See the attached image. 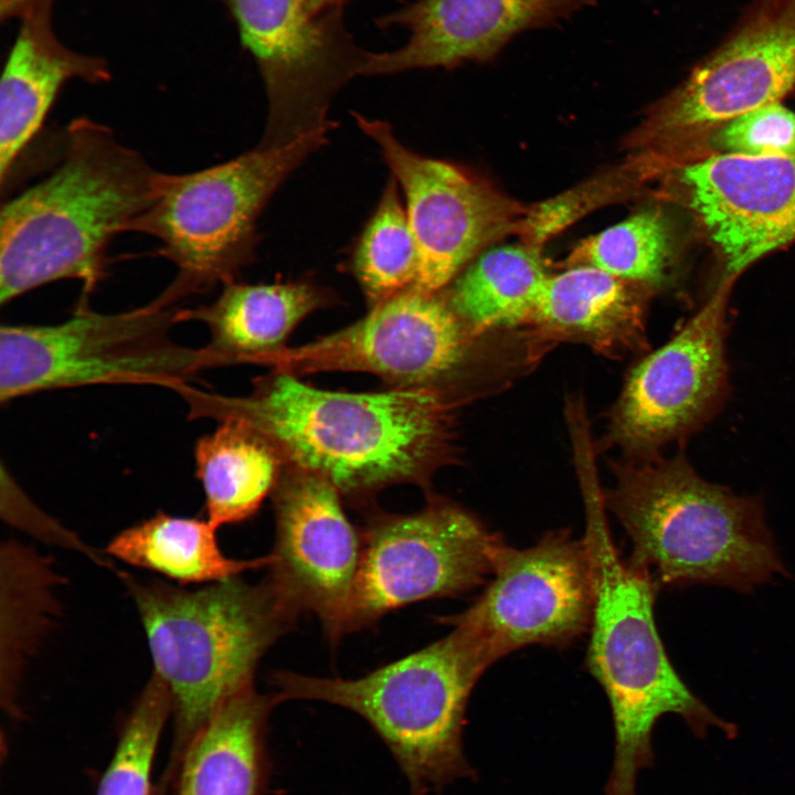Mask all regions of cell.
<instances>
[{
    "instance_id": "obj_28",
    "label": "cell",
    "mask_w": 795,
    "mask_h": 795,
    "mask_svg": "<svg viewBox=\"0 0 795 795\" xmlns=\"http://www.w3.org/2000/svg\"><path fill=\"white\" fill-rule=\"evenodd\" d=\"M171 711V696L152 674L125 725L97 795H149L155 752Z\"/></svg>"
},
{
    "instance_id": "obj_6",
    "label": "cell",
    "mask_w": 795,
    "mask_h": 795,
    "mask_svg": "<svg viewBox=\"0 0 795 795\" xmlns=\"http://www.w3.org/2000/svg\"><path fill=\"white\" fill-rule=\"evenodd\" d=\"M126 583L153 675L171 696L180 753L221 704L253 686L259 659L297 617L266 579L252 585L235 576L198 590Z\"/></svg>"
},
{
    "instance_id": "obj_13",
    "label": "cell",
    "mask_w": 795,
    "mask_h": 795,
    "mask_svg": "<svg viewBox=\"0 0 795 795\" xmlns=\"http://www.w3.org/2000/svg\"><path fill=\"white\" fill-rule=\"evenodd\" d=\"M724 279L698 312L629 371L611 407L603 444L646 460L707 422L724 401L727 304Z\"/></svg>"
},
{
    "instance_id": "obj_18",
    "label": "cell",
    "mask_w": 795,
    "mask_h": 795,
    "mask_svg": "<svg viewBox=\"0 0 795 795\" xmlns=\"http://www.w3.org/2000/svg\"><path fill=\"white\" fill-rule=\"evenodd\" d=\"M594 0H416L377 20L399 26L407 41L399 49L369 53L362 75L487 63L519 33L555 25Z\"/></svg>"
},
{
    "instance_id": "obj_12",
    "label": "cell",
    "mask_w": 795,
    "mask_h": 795,
    "mask_svg": "<svg viewBox=\"0 0 795 795\" xmlns=\"http://www.w3.org/2000/svg\"><path fill=\"white\" fill-rule=\"evenodd\" d=\"M593 606L586 544L558 530L527 549L505 542L484 592L464 612L442 621L464 629L489 667L529 645L573 643L590 627Z\"/></svg>"
},
{
    "instance_id": "obj_5",
    "label": "cell",
    "mask_w": 795,
    "mask_h": 795,
    "mask_svg": "<svg viewBox=\"0 0 795 795\" xmlns=\"http://www.w3.org/2000/svg\"><path fill=\"white\" fill-rule=\"evenodd\" d=\"M488 666L460 627L433 644L360 678L340 679L278 671V702L332 703L363 718L405 776L412 795H438L473 776L464 755L463 728L469 696Z\"/></svg>"
},
{
    "instance_id": "obj_22",
    "label": "cell",
    "mask_w": 795,
    "mask_h": 795,
    "mask_svg": "<svg viewBox=\"0 0 795 795\" xmlns=\"http://www.w3.org/2000/svg\"><path fill=\"white\" fill-rule=\"evenodd\" d=\"M330 300L309 282L225 284L210 305L180 309L182 321H200L210 332L204 347L215 367L255 362L282 348L292 330Z\"/></svg>"
},
{
    "instance_id": "obj_1",
    "label": "cell",
    "mask_w": 795,
    "mask_h": 795,
    "mask_svg": "<svg viewBox=\"0 0 795 795\" xmlns=\"http://www.w3.org/2000/svg\"><path fill=\"white\" fill-rule=\"evenodd\" d=\"M189 417L237 420L264 436L293 467L349 497L398 483L424 484L448 458L452 405L433 386L372 393L314 388L277 371L246 396L174 390Z\"/></svg>"
},
{
    "instance_id": "obj_10",
    "label": "cell",
    "mask_w": 795,
    "mask_h": 795,
    "mask_svg": "<svg viewBox=\"0 0 795 795\" xmlns=\"http://www.w3.org/2000/svg\"><path fill=\"white\" fill-rule=\"evenodd\" d=\"M253 56L268 98L258 146L277 148L335 127L332 98L362 75L369 52L348 32L343 11L309 15L300 0H222Z\"/></svg>"
},
{
    "instance_id": "obj_9",
    "label": "cell",
    "mask_w": 795,
    "mask_h": 795,
    "mask_svg": "<svg viewBox=\"0 0 795 795\" xmlns=\"http://www.w3.org/2000/svg\"><path fill=\"white\" fill-rule=\"evenodd\" d=\"M504 543L475 515L443 499L415 513L377 515L361 530L343 635L405 605L483 584Z\"/></svg>"
},
{
    "instance_id": "obj_3",
    "label": "cell",
    "mask_w": 795,
    "mask_h": 795,
    "mask_svg": "<svg viewBox=\"0 0 795 795\" xmlns=\"http://www.w3.org/2000/svg\"><path fill=\"white\" fill-rule=\"evenodd\" d=\"M575 470L585 511L583 540L594 576L586 666L607 696L615 730L605 793L636 795L639 771L654 763L651 734L664 714L679 716L697 736L718 728L732 738L736 730L696 697L670 664L654 617L659 585L646 569L619 555L595 459H579Z\"/></svg>"
},
{
    "instance_id": "obj_15",
    "label": "cell",
    "mask_w": 795,
    "mask_h": 795,
    "mask_svg": "<svg viewBox=\"0 0 795 795\" xmlns=\"http://www.w3.org/2000/svg\"><path fill=\"white\" fill-rule=\"evenodd\" d=\"M470 335L444 296L412 287L347 328L301 347H282L254 363L293 374L364 371L400 388L433 386L462 365Z\"/></svg>"
},
{
    "instance_id": "obj_21",
    "label": "cell",
    "mask_w": 795,
    "mask_h": 795,
    "mask_svg": "<svg viewBox=\"0 0 795 795\" xmlns=\"http://www.w3.org/2000/svg\"><path fill=\"white\" fill-rule=\"evenodd\" d=\"M277 702L251 686L221 704L178 754V795H261L266 721Z\"/></svg>"
},
{
    "instance_id": "obj_2",
    "label": "cell",
    "mask_w": 795,
    "mask_h": 795,
    "mask_svg": "<svg viewBox=\"0 0 795 795\" xmlns=\"http://www.w3.org/2000/svg\"><path fill=\"white\" fill-rule=\"evenodd\" d=\"M162 174L106 126L72 121L60 165L1 208L0 304L66 278L87 304L110 241L149 209Z\"/></svg>"
},
{
    "instance_id": "obj_16",
    "label": "cell",
    "mask_w": 795,
    "mask_h": 795,
    "mask_svg": "<svg viewBox=\"0 0 795 795\" xmlns=\"http://www.w3.org/2000/svg\"><path fill=\"white\" fill-rule=\"evenodd\" d=\"M274 495L276 536L266 580L294 616L314 613L337 640L359 568L361 531L347 517L340 492L318 475L293 467Z\"/></svg>"
},
{
    "instance_id": "obj_20",
    "label": "cell",
    "mask_w": 795,
    "mask_h": 795,
    "mask_svg": "<svg viewBox=\"0 0 795 795\" xmlns=\"http://www.w3.org/2000/svg\"><path fill=\"white\" fill-rule=\"evenodd\" d=\"M651 290L592 266L549 274L529 324L556 339L581 342L608 357L648 348Z\"/></svg>"
},
{
    "instance_id": "obj_31",
    "label": "cell",
    "mask_w": 795,
    "mask_h": 795,
    "mask_svg": "<svg viewBox=\"0 0 795 795\" xmlns=\"http://www.w3.org/2000/svg\"><path fill=\"white\" fill-rule=\"evenodd\" d=\"M304 10L311 17L331 11H343V7L352 0H300Z\"/></svg>"
},
{
    "instance_id": "obj_8",
    "label": "cell",
    "mask_w": 795,
    "mask_h": 795,
    "mask_svg": "<svg viewBox=\"0 0 795 795\" xmlns=\"http://www.w3.org/2000/svg\"><path fill=\"white\" fill-rule=\"evenodd\" d=\"M180 308L156 297L116 314L78 303L54 325L0 329V401L94 384H155L173 390L214 363L205 351L174 342Z\"/></svg>"
},
{
    "instance_id": "obj_26",
    "label": "cell",
    "mask_w": 795,
    "mask_h": 795,
    "mask_svg": "<svg viewBox=\"0 0 795 795\" xmlns=\"http://www.w3.org/2000/svg\"><path fill=\"white\" fill-rule=\"evenodd\" d=\"M402 203L391 176L350 256V271L371 307L417 282L418 252Z\"/></svg>"
},
{
    "instance_id": "obj_17",
    "label": "cell",
    "mask_w": 795,
    "mask_h": 795,
    "mask_svg": "<svg viewBox=\"0 0 795 795\" xmlns=\"http://www.w3.org/2000/svg\"><path fill=\"white\" fill-rule=\"evenodd\" d=\"M655 177L704 227L725 279L795 240V157L714 153L662 165Z\"/></svg>"
},
{
    "instance_id": "obj_14",
    "label": "cell",
    "mask_w": 795,
    "mask_h": 795,
    "mask_svg": "<svg viewBox=\"0 0 795 795\" xmlns=\"http://www.w3.org/2000/svg\"><path fill=\"white\" fill-rule=\"evenodd\" d=\"M353 117L403 193L420 259L415 288L442 292L486 247L518 234L528 208L459 166L412 151L388 123Z\"/></svg>"
},
{
    "instance_id": "obj_27",
    "label": "cell",
    "mask_w": 795,
    "mask_h": 795,
    "mask_svg": "<svg viewBox=\"0 0 795 795\" xmlns=\"http://www.w3.org/2000/svg\"><path fill=\"white\" fill-rule=\"evenodd\" d=\"M672 235L661 211L647 209L580 241L563 267L592 266L651 292L669 277Z\"/></svg>"
},
{
    "instance_id": "obj_29",
    "label": "cell",
    "mask_w": 795,
    "mask_h": 795,
    "mask_svg": "<svg viewBox=\"0 0 795 795\" xmlns=\"http://www.w3.org/2000/svg\"><path fill=\"white\" fill-rule=\"evenodd\" d=\"M647 180L643 163L633 156L623 166L563 194L529 206L518 235L522 242L542 248L544 243L585 213L627 197Z\"/></svg>"
},
{
    "instance_id": "obj_30",
    "label": "cell",
    "mask_w": 795,
    "mask_h": 795,
    "mask_svg": "<svg viewBox=\"0 0 795 795\" xmlns=\"http://www.w3.org/2000/svg\"><path fill=\"white\" fill-rule=\"evenodd\" d=\"M708 145L712 155L795 157V113L764 105L709 131Z\"/></svg>"
},
{
    "instance_id": "obj_25",
    "label": "cell",
    "mask_w": 795,
    "mask_h": 795,
    "mask_svg": "<svg viewBox=\"0 0 795 795\" xmlns=\"http://www.w3.org/2000/svg\"><path fill=\"white\" fill-rule=\"evenodd\" d=\"M216 530L208 519L158 512L117 533L106 551L181 584L215 583L271 564V554L252 560L227 558L219 547Z\"/></svg>"
},
{
    "instance_id": "obj_24",
    "label": "cell",
    "mask_w": 795,
    "mask_h": 795,
    "mask_svg": "<svg viewBox=\"0 0 795 795\" xmlns=\"http://www.w3.org/2000/svg\"><path fill=\"white\" fill-rule=\"evenodd\" d=\"M549 274L541 247L521 241L480 253L446 287L444 298L473 335L529 324Z\"/></svg>"
},
{
    "instance_id": "obj_19",
    "label": "cell",
    "mask_w": 795,
    "mask_h": 795,
    "mask_svg": "<svg viewBox=\"0 0 795 795\" xmlns=\"http://www.w3.org/2000/svg\"><path fill=\"white\" fill-rule=\"evenodd\" d=\"M52 0H22V23L0 85V180L41 128L62 86L72 78H109L105 61L64 46L50 23ZM17 8V10H18Z\"/></svg>"
},
{
    "instance_id": "obj_4",
    "label": "cell",
    "mask_w": 795,
    "mask_h": 795,
    "mask_svg": "<svg viewBox=\"0 0 795 795\" xmlns=\"http://www.w3.org/2000/svg\"><path fill=\"white\" fill-rule=\"evenodd\" d=\"M604 489L630 539V561L657 584H714L750 592L786 571L757 497L704 480L687 458L613 462Z\"/></svg>"
},
{
    "instance_id": "obj_7",
    "label": "cell",
    "mask_w": 795,
    "mask_h": 795,
    "mask_svg": "<svg viewBox=\"0 0 795 795\" xmlns=\"http://www.w3.org/2000/svg\"><path fill=\"white\" fill-rule=\"evenodd\" d=\"M330 130L283 147L257 146L226 162L184 174H162L156 199L131 231L160 241L159 255L177 266L158 295L176 305L234 282L255 256L257 219L286 178L327 142Z\"/></svg>"
},
{
    "instance_id": "obj_11",
    "label": "cell",
    "mask_w": 795,
    "mask_h": 795,
    "mask_svg": "<svg viewBox=\"0 0 795 795\" xmlns=\"http://www.w3.org/2000/svg\"><path fill=\"white\" fill-rule=\"evenodd\" d=\"M795 86V0H754L732 33L632 134L675 152L698 134L777 103Z\"/></svg>"
},
{
    "instance_id": "obj_23",
    "label": "cell",
    "mask_w": 795,
    "mask_h": 795,
    "mask_svg": "<svg viewBox=\"0 0 795 795\" xmlns=\"http://www.w3.org/2000/svg\"><path fill=\"white\" fill-rule=\"evenodd\" d=\"M193 453L206 519L216 529L253 517L280 477V454L237 420L220 421L195 442Z\"/></svg>"
}]
</instances>
